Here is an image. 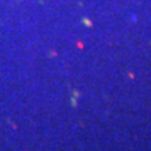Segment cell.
<instances>
[{"instance_id": "obj_2", "label": "cell", "mask_w": 151, "mask_h": 151, "mask_svg": "<svg viewBox=\"0 0 151 151\" xmlns=\"http://www.w3.org/2000/svg\"><path fill=\"white\" fill-rule=\"evenodd\" d=\"M83 22L86 24V27H92V21L88 18H83Z\"/></svg>"}, {"instance_id": "obj_1", "label": "cell", "mask_w": 151, "mask_h": 151, "mask_svg": "<svg viewBox=\"0 0 151 151\" xmlns=\"http://www.w3.org/2000/svg\"><path fill=\"white\" fill-rule=\"evenodd\" d=\"M80 97V92L78 91H73V97H71V105H73V108H76L77 106V98Z\"/></svg>"}]
</instances>
